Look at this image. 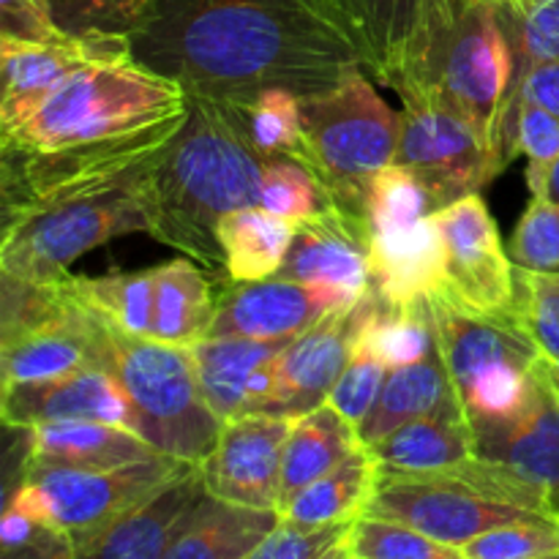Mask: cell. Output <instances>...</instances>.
<instances>
[{
  "instance_id": "1",
  "label": "cell",
  "mask_w": 559,
  "mask_h": 559,
  "mask_svg": "<svg viewBox=\"0 0 559 559\" xmlns=\"http://www.w3.org/2000/svg\"><path fill=\"white\" fill-rule=\"evenodd\" d=\"M129 44L145 69L229 104L271 87L311 96L369 71L342 0H156Z\"/></svg>"
},
{
  "instance_id": "2",
  "label": "cell",
  "mask_w": 559,
  "mask_h": 559,
  "mask_svg": "<svg viewBox=\"0 0 559 559\" xmlns=\"http://www.w3.org/2000/svg\"><path fill=\"white\" fill-rule=\"evenodd\" d=\"M186 96L183 129L147 180V235L216 276L224 273L218 222L240 207L260 205L265 156L251 142L235 104L205 93Z\"/></svg>"
},
{
  "instance_id": "3",
  "label": "cell",
  "mask_w": 559,
  "mask_h": 559,
  "mask_svg": "<svg viewBox=\"0 0 559 559\" xmlns=\"http://www.w3.org/2000/svg\"><path fill=\"white\" fill-rule=\"evenodd\" d=\"M513 87V55L497 0H424L393 91L467 120L497 167H508L502 118Z\"/></svg>"
},
{
  "instance_id": "4",
  "label": "cell",
  "mask_w": 559,
  "mask_h": 559,
  "mask_svg": "<svg viewBox=\"0 0 559 559\" xmlns=\"http://www.w3.org/2000/svg\"><path fill=\"white\" fill-rule=\"evenodd\" d=\"M158 156L93 183L3 205L0 273L22 284L58 282L87 251L147 233V180Z\"/></svg>"
},
{
  "instance_id": "5",
  "label": "cell",
  "mask_w": 559,
  "mask_h": 559,
  "mask_svg": "<svg viewBox=\"0 0 559 559\" xmlns=\"http://www.w3.org/2000/svg\"><path fill=\"white\" fill-rule=\"evenodd\" d=\"M186 115L189 96L180 82L145 69L134 58L109 60L82 69L36 112L0 131V153L31 156L126 140Z\"/></svg>"
},
{
  "instance_id": "6",
  "label": "cell",
  "mask_w": 559,
  "mask_h": 559,
  "mask_svg": "<svg viewBox=\"0 0 559 559\" xmlns=\"http://www.w3.org/2000/svg\"><path fill=\"white\" fill-rule=\"evenodd\" d=\"M98 366L120 382L140 418V437L156 451L191 464L213 451L224 424L205 402L189 347L131 336L102 320Z\"/></svg>"
},
{
  "instance_id": "7",
  "label": "cell",
  "mask_w": 559,
  "mask_h": 559,
  "mask_svg": "<svg viewBox=\"0 0 559 559\" xmlns=\"http://www.w3.org/2000/svg\"><path fill=\"white\" fill-rule=\"evenodd\" d=\"M300 129L298 162L317 175L331 202L364 218L371 178L396 156L399 112L358 69L328 91L300 96Z\"/></svg>"
},
{
  "instance_id": "8",
  "label": "cell",
  "mask_w": 559,
  "mask_h": 559,
  "mask_svg": "<svg viewBox=\"0 0 559 559\" xmlns=\"http://www.w3.org/2000/svg\"><path fill=\"white\" fill-rule=\"evenodd\" d=\"M191 467V462L167 453L109 469L22 464L20 478L9 489L5 502L49 519L66 530L76 546H82Z\"/></svg>"
},
{
  "instance_id": "9",
  "label": "cell",
  "mask_w": 559,
  "mask_h": 559,
  "mask_svg": "<svg viewBox=\"0 0 559 559\" xmlns=\"http://www.w3.org/2000/svg\"><path fill=\"white\" fill-rule=\"evenodd\" d=\"M98 353L102 317L71 300L58 282L22 284L3 276V388L98 366Z\"/></svg>"
},
{
  "instance_id": "10",
  "label": "cell",
  "mask_w": 559,
  "mask_h": 559,
  "mask_svg": "<svg viewBox=\"0 0 559 559\" xmlns=\"http://www.w3.org/2000/svg\"><path fill=\"white\" fill-rule=\"evenodd\" d=\"M393 164L413 173L429 191L435 213L478 194L500 175L495 153L464 118L431 102H404Z\"/></svg>"
},
{
  "instance_id": "11",
  "label": "cell",
  "mask_w": 559,
  "mask_h": 559,
  "mask_svg": "<svg viewBox=\"0 0 559 559\" xmlns=\"http://www.w3.org/2000/svg\"><path fill=\"white\" fill-rule=\"evenodd\" d=\"M366 513L402 522L440 544L456 546V549L489 530L546 516V513L527 511V508L489 500L462 480H453L440 473L407 475L380 473V469H377L374 497H371Z\"/></svg>"
},
{
  "instance_id": "12",
  "label": "cell",
  "mask_w": 559,
  "mask_h": 559,
  "mask_svg": "<svg viewBox=\"0 0 559 559\" xmlns=\"http://www.w3.org/2000/svg\"><path fill=\"white\" fill-rule=\"evenodd\" d=\"M442 243V295L478 317L513 322V260L480 194L431 213Z\"/></svg>"
},
{
  "instance_id": "13",
  "label": "cell",
  "mask_w": 559,
  "mask_h": 559,
  "mask_svg": "<svg viewBox=\"0 0 559 559\" xmlns=\"http://www.w3.org/2000/svg\"><path fill=\"white\" fill-rule=\"evenodd\" d=\"M293 415L249 413L227 420L213 451L200 462L207 495L257 511H278L284 448Z\"/></svg>"
},
{
  "instance_id": "14",
  "label": "cell",
  "mask_w": 559,
  "mask_h": 559,
  "mask_svg": "<svg viewBox=\"0 0 559 559\" xmlns=\"http://www.w3.org/2000/svg\"><path fill=\"white\" fill-rule=\"evenodd\" d=\"M380 304L371 287L358 304L331 311L287 342L276 364V396L267 413L298 415L322 407L358 349L360 331Z\"/></svg>"
},
{
  "instance_id": "15",
  "label": "cell",
  "mask_w": 559,
  "mask_h": 559,
  "mask_svg": "<svg viewBox=\"0 0 559 559\" xmlns=\"http://www.w3.org/2000/svg\"><path fill=\"white\" fill-rule=\"evenodd\" d=\"M347 295L317 284L273 276L262 282H224L213 311L211 336H238L254 342H293L331 311L353 306Z\"/></svg>"
},
{
  "instance_id": "16",
  "label": "cell",
  "mask_w": 559,
  "mask_h": 559,
  "mask_svg": "<svg viewBox=\"0 0 559 559\" xmlns=\"http://www.w3.org/2000/svg\"><path fill=\"white\" fill-rule=\"evenodd\" d=\"M129 38H66V41H20L0 36V69H3V96H0V131L11 129L36 112L60 85L82 69L109 60H129Z\"/></svg>"
},
{
  "instance_id": "17",
  "label": "cell",
  "mask_w": 559,
  "mask_h": 559,
  "mask_svg": "<svg viewBox=\"0 0 559 559\" xmlns=\"http://www.w3.org/2000/svg\"><path fill=\"white\" fill-rule=\"evenodd\" d=\"M0 415L9 429H33L58 420H98L140 435V418L120 382L102 366L71 371L52 380L5 385Z\"/></svg>"
},
{
  "instance_id": "18",
  "label": "cell",
  "mask_w": 559,
  "mask_h": 559,
  "mask_svg": "<svg viewBox=\"0 0 559 559\" xmlns=\"http://www.w3.org/2000/svg\"><path fill=\"white\" fill-rule=\"evenodd\" d=\"M278 276L360 300L371 289L366 222L328 202L317 216L295 224V240Z\"/></svg>"
},
{
  "instance_id": "19",
  "label": "cell",
  "mask_w": 559,
  "mask_h": 559,
  "mask_svg": "<svg viewBox=\"0 0 559 559\" xmlns=\"http://www.w3.org/2000/svg\"><path fill=\"white\" fill-rule=\"evenodd\" d=\"M475 453L533 484L559 519V369L544 355L533 404L513 424L475 435Z\"/></svg>"
},
{
  "instance_id": "20",
  "label": "cell",
  "mask_w": 559,
  "mask_h": 559,
  "mask_svg": "<svg viewBox=\"0 0 559 559\" xmlns=\"http://www.w3.org/2000/svg\"><path fill=\"white\" fill-rule=\"evenodd\" d=\"M287 342L211 336L191 344L197 380L222 424L267 413L276 396V364Z\"/></svg>"
},
{
  "instance_id": "21",
  "label": "cell",
  "mask_w": 559,
  "mask_h": 559,
  "mask_svg": "<svg viewBox=\"0 0 559 559\" xmlns=\"http://www.w3.org/2000/svg\"><path fill=\"white\" fill-rule=\"evenodd\" d=\"M207 495L200 464L76 546V559H164L183 524Z\"/></svg>"
},
{
  "instance_id": "22",
  "label": "cell",
  "mask_w": 559,
  "mask_h": 559,
  "mask_svg": "<svg viewBox=\"0 0 559 559\" xmlns=\"http://www.w3.org/2000/svg\"><path fill=\"white\" fill-rule=\"evenodd\" d=\"M371 287L385 304L409 306L442 293V243L431 216L418 222L366 224Z\"/></svg>"
},
{
  "instance_id": "23",
  "label": "cell",
  "mask_w": 559,
  "mask_h": 559,
  "mask_svg": "<svg viewBox=\"0 0 559 559\" xmlns=\"http://www.w3.org/2000/svg\"><path fill=\"white\" fill-rule=\"evenodd\" d=\"M162 451L136 431L98 420H58L27 429L25 464L41 467L109 469L145 462Z\"/></svg>"
},
{
  "instance_id": "24",
  "label": "cell",
  "mask_w": 559,
  "mask_h": 559,
  "mask_svg": "<svg viewBox=\"0 0 559 559\" xmlns=\"http://www.w3.org/2000/svg\"><path fill=\"white\" fill-rule=\"evenodd\" d=\"M366 451L380 473H440L475 456V435L462 404L451 402L437 413L409 420Z\"/></svg>"
},
{
  "instance_id": "25",
  "label": "cell",
  "mask_w": 559,
  "mask_h": 559,
  "mask_svg": "<svg viewBox=\"0 0 559 559\" xmlns=\"http://www.w3.org/2000/svg\"><path fill=\"white\" fill-rule=\"evenodd\" d=\"M278 522V511H257L205 495L164 559H243Z\"/></svg>"
},
{
  "instance_id": "26",
  "label": "cell",
  "mask_w": 559,
  "mask_h": 559,
  "mask_svg": "<svg viewBox=\"0 0 559 559\" xmlns=\"http://www.w3.org/2000/svg\"><path fill=\"white\" fill-rule=\"evenodd\" d=\"M451 402H459V399L451 385V377H448L440 347H437L418 364L388 371L385 385H382L374 407L358 429L360 445H374L409 420L437 413Z\"/></svg>"
},
{
  "instance_id": "27",
  "label": "cell",
  "mask_w": 559,
  "mask_h": 559,
  "mask_svg": "<svg viewBox=\"0 0 559 559\" xmlns=\"http://www.w3.org/2000/svg\"><path fill=\"white\" fill-rule=\"evenodd\" d=\"M360 448L364 445H360L358 429L328 404L298 415L287 448H284L278 511L284 502H289L306 486L336 469L344 459H349Z\"/></svg>"
},
{
  "instance_id": "28",
  "label": "cell",
  "mask_w": 559,
  "mask_h": 559,
  "mask_svg": "<svg viewBox=\"0 0 559 559\" xmlns=\"http://www.w3.org/2000/svg\"><path fill=\"white\" fill-rule=\"evenodd\" d=\"M216 235L229 282H262L282 273L295 240V222L273 216L260 205L240 207L218 222Z\"/></svg>"
},
{
  "instance_id": "29",
  "label": "cell",
  "mask_w": 559,
  "mask_h": 559,
  "mask_svg": "<svg viewBox=\"0 0 559 559\" xmlns=\"http://www.w3.org/2000/svg\"><path fill=\"white\" fill-rule=\"evenodd\" d=\"M58 287L107 320L118 331L131 336H153V320H156V287L158 267L147 271H112L104 276H69L58 278Z\"/></svg>"
},
{
  "instance_id": "30",
  "label": "cell",
  "mask_w": 559,
  "mask_h": 559,
  "mask_svg": "<svg viewBox=\"0 0 559 559\" xmlns=\"http://www.w3.org/2000/svg\"><path fill=\"white\" fill-rule=\"evenodd\" d=\"M216 298L213 278L189 257L158 265L153 338L178 347L202 342L211 331Z\"/></svg>"
},
{
  "instance_id": "31",
  "label": "cell",
  "mask_w": 559,
  "mask_h": 559,
  "mask_svg": "<svg viewBox=\"0 0 559 559\" xmlns=\"http://www.w3.org/2000/svg\"><path fill=\"white\" fill-rule=\"evenodd\" d=\"M377 489V462L366 448L344 459L336 469L322 475L311 486L282 506V519L306 527L349 524L369 508Z\"/></svg>"
},
{
  "instance_id": "32",
  "label": "cell",
  "mask_w": 559,
  "mask_h": 559,
  "mask_svg": "<svg viewBox=\"0 0 559 559\" xmlns=\"http://www.w3.org/2000/svg\"><path fill=\"white\" fill-rule=\"evenodd\" d=\"M342 3L364 38L371 76L393 87L404 49L418 25L424 0H342Z\"/></svg>"
},
{
  "instance_id": "33",
  "label": "cell",
  "mask_w": 559,
  "mask_h": 559,
  "mask_svg": "<svg viewBox=\"0 0 559 559\" xmlns=\"http://www.w3.org/2000/svg\"><path fill=\"white\" fill-rule=\"evenodd\" d=\"M358 349L380 358L388 369L418 364L437 349L429 298L409 306H391L380 298L360 331Z\"/></svg>"
},
{
  "instance_id": "34",
  "label": "cell",
  "mask_w": 559,
  "mask_h": 559,
  "mask_svg": "<svg viewBox=\"0 0 559 559\" xmlns=\"http://www.w3.org/2000/svg\"><path fill=\"white\" fill-rule=\"evenodd\" d=\"M497 11L513 55V98L533 66L559 58V0H497Z\"/></svg>"
},
{
  "instance_id": "35",
  "label": "cell",
  "mask_w": 559,
  "mask_h": 559,
  "mask_svg": "<svg viewBox=\"0 0 559 559\" xmlns=\"http://www.w3.org/2000/svg\"><path fill=\"white\" fill-rule=\"evenodd\" d=\"M71 38H129L142 27L156 0H38Z\"/></svg>"
},
{
  "instance_id": "36",
  "label": "cell",
  "mask_w": 559,
  "mask_h": 559,
  "mask_svg": "<svg viewBox=\"0 0 559 559\" xmlns=\"http://www.w3.org/2000/svg\"><path fill=\"white\" fill-rule=\"evenodd\" d=\"M249 129L251 142L265 158L300 156L304 129H300V96L287 87L262 91L246 104H235Z\"/></svg>"
},
{
  "instance_id": "37",
  "label": "cell",
  "mask_w": 559,
  "mask_h": 559,
  "mask_svg": "<svg viewBox=\"0 0 559 559\" xmlns=\"http://www.w3.org/2000/svg\"><path fill=\"white\" fill-rule=\"evenodd\" d=\"M347 546L355 559H464L456 546L440 544L407 524L369 513L355 519L347 533Z\"/></svg>"
},
{
  "instance_id": "38",
  "label": "cell",
  "mask_w": 559,
  "mask_h": 559,
  "mask_svg": "<svg viewBox=\"0 0 559 559\" xmlns=\"http://www.w3.org/2000/svg\"><path fill=\"white\" fill-rule=\"evenodd\" d=\"M331 202L317 175L293 156L265 158L260 183V207L287 222H306Z\"/></svg>"
},
{
  "instance_id": "39",
  "label": "cell",
  "mask_w": 559,
  "mask_h": 559,
  "mask_svg": "<svg viewBox=\"0 0 559 559\" xmlns=\"http://www.w3.org/2000/svg\"><path fill=\"white\" fill-rule=\"evenodd\" d=\"M513 322L559 366V273L513 265Z\"/></svg>"
},
{
  "instance_id": "40",
  "label": "cell",
  "mask_w": 559,
  "mask_h": 559,
  "mask_svg": "<svg viewBox=\"0 0 559 559\" xmlns=\"http://www.w3.org/2000/svg\"><path fill=\"white\" fill-rule=\"evenodd\" d=\"M435 213L426 186L399 164H388L371 178L366 189L364 222L366 224H396L418 222Z\"/></svg>"
},
{
  "instance_id": "41",
  "label": "cell",
  "mask_w": 559,
  "mask_h": 559,
  "mask_svg": "<svg viewBox=\"0 0 559 559\" xmlns=\"http://www.w3.org/2000/svg\"><path fill=\"white\" fill-rule=\"evenodd\" d=\"M464 559H540L559 555V519L538 516L489 530L462 546Z\"/></svg>"
},
{
  "instance_id": "42",
  "label": "cell",
  "mask_w": 559,
  "mask_h": 559,
  "mask_svg": "<svg viewBox=\"0 0 559 559\" xmlns=\"http://www.w3.org/2000/svg\"><path fill=\"white\" fill-rule=\"evenodd\" d=\"M0 540L3 559H76V544L66 530L11 502L3 508Z\"/></svg>"
},
{
  "instance_id": "43",
  "label": "cell",
  "mask_w": 559,
  "mask_h": 559,
  "mask_svg": "<svg viewBox=\"0 0 559 559\" xmlns=\"http://www.w3.org/2000/svg\"><path fill=\"white\" fill-rule=\"evenodd\" d=\"M513 265L535 273H559V205L533 197L511 238Z\"/></svg>"
},
{
  "instance_id": "44",
  "label": "cell",
  "mask_w": 559,
  "mask_h": 559,
  "mask_svg": "<svg viewBox=\"0 0 559 559\" xmlns=\"http://www.w3.org/2000/svg\"><path fill=\"white\" fill-rule=\"evenodd\" d=\"M388 371L391 369L380 358H374L371 353H364V349H355V358L342 371V377L336 380L325 404L336 409L347 424L360 429L366 415L374 407L382 385H385Z\"/></svg>"
},
{
  "instance_id": "45",
  "label": "cell",
  "mask_w": 559,
  "mask_h": 559,
  "mask_svg": "<svg viewBox=\"0 0 559 559\" xmlns=\"http://www.w3.org/2000/svg\"><path fill=\"white\" fill-rule=\"evenodd\" d=\"M516 147L527 156V186L533 197L544 191L546 175L551 164L559 158V118L535 107V104H522L516 120Z\"/></svg>"
},
{
  "instance_id": "46",
  "label": "cell",
  "mask_w": 559,
  "mask_h": 559,
  "mask_svg": "<svg viewBox=\"0 0 559 559\" xmlns=\"http://www.w3.org/2000/svg\"><path fill=\"white\" fill-rule=\"evenodd\" d=\"M349 524H325V527H306L282 519L278 527L257 544L243 559H320L333 546L347 538Z\"/></svg>"
},
{
  "instance_id": "47",
  "label": "cell",
  "mask_w": 559,
  "mask_h": 559,
  "mask_svg": "<svg viewBox=\"0 0 559 559\" xmlns=\"http://www.w3.org/2000/svg\"><path fill=\"white\" fill-rule=\"evenodd\" d=\"M522 104H535V107L546 109V112L559 118V58L533 66L524 74V80L519 82L516 93H513L511 104H508L506 120H502V145H506L508 162H513L519 156L516 120Z\"/></svg>"
},
{
  "instance_id": "48",
  "label": "cell",
  "mask_w": 559,
  "mask_h": 559,
  "mask_svg": "<svg viewBox=\"0 0 559 559\" xmlns=\"http://www.w3.org/2000/svg\"><path fill=\"white\" fill-rule=\"evenodd\" d=\"M0 36L20 41H66L63 31L52 22L38 0H0Z\"/></svg>"
},
{
  "instance_id": "49",
  "label": "cell",
  "mask_w": 559,
  "mask_h": 559,
  "mask_svg": "<svg viewBox=\"0 0 559 559\" xmlns=\"http://www.w3.org/2000/svg\"><path fill=\"white\" fill-rule=\"evenodd\" d=\"M538 200H549V202H555V205H559V158L551 164L549 175H546L544 191L538 194Z\"/></svg>"
},
{
  "instance_id": "50",
  "label": "cell",
  "mask_w": 559,
  "mask_h": 559,
  "mask_svg": "<svg viewBox=\"0 0 559 559\" xmlns=\"http://www.w3.org/2000/svg\"><path fill=\"white\" fill-rule=\"evenodd\" d=\"M320 559H355V557H353V551H349L347 538H344L342 544L333 546V549H331V551H325V555H322Z\"/></svg>"
},
{
  "instance_id": "51",
  "label": "cell",
  "mask_w": 559,
  "mask_h": 559,
  "mask_svg": "<svg viewBox=\"0 0 559 559\" xmlns=\"http://www.w3.org/2000/svg\"><path fill=\"white\" fill-rule=\"evenodd\" d=\"M540 559H559V555H551V557H540Z\"/></svg>"
},
{
  "instance_id": "52",
  "label": "cell",
  "mask_w": 559,
  "mask_h": 559,
  "mask_svg": "<svg viewBox=\"0 0 559 559\" xmlns=\"http://www.w3.org/2000/svg\"><path fill=\"white\" fill-rule=\"evenodd\" d=\"M557 369H559V366H557Z\"/></svg>"
}]
</instances>
